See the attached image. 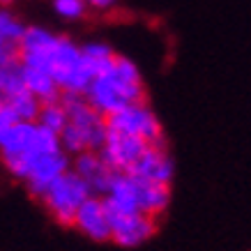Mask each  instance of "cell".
<instances>
[{
  "mask_svg": "<svg viewBox=\"0 0 251 251\" xmlns=\"http://www.w3.org/2000/svg\"><path fill=\"white\" fill-rule=\"evenodd\" d=\"M85 101L104 118L129 104L145 101V85L141 72L129 58L115 55L113 65L90 81L83 92Z\"/></svg>",
  "mask_w": 251,
  "mask_h": 251,
  "instance_id": "cell-1",
  "label": "cell"
},
{
  "mask_svg": "<svg viewBox=\"0 0 251 251\" xmlns=\"http://www.w3.org/2000/svg\"><path fill=\"white\" fill-rule=\"evenodd\" d=\"M90 196H92V191H90V187H88V182L69 168L60 180H55V182L46 189V194L39 198V201L44 203L49 214H51L58 224H62V226H74V214H76L78 205Z\"/></svg>",
  "mask_w": 251,
  "mask_h": 251,
  "instance_id": "cell-2",
  "label": "cell"
},
{
  "mask_svg": "<svg viewBox=\"0 0 251 251\" xmlns=\"http://www.w3.org/2000/svg\"><path fill=\"white\" fill-rule=\"evenodd\" d=\"M106 127L113 131H120V134L143 138V141H148V145H154V148H166V136H164L159 118L152 113V108L145 101L129 104V106L106 115Z\"/></svg>",
  "mask_w": 251,
  "mask_h": 251,
  "instance_id": "cell-3",
  "label": "cell"
},
{
  "mask_svg": "<svg viewBox=\"0 0 251 251\" xmlns=\"http://www.w3.org/2000/svg\"><path fill=\"white\" fill-rule=\"evenodd\" d=\"M148 150V141L138 136H129V134H120V131L108 129L106 141L99 150V157L104 159L108 168H113L118 173H127L131 164Z\"/></svg>",
  "mask_w": 251,
  "mask_h": 251,
  "instance_id": "cell-4",
  "label": "cell"
},
{
  "mask_svg": "<svg viewBox=\"0 0 251 251\" xmlns=\"http://www.w3.org/2000/svg\"><path fill=\"white\" fill-rule=\"evenodd\" d=\"M111 224V240L120 247H138L150 240L157 230V219L143 212L136 214H108Z\"/></svg>",
  "mask_w": 251,
  "mask_h": 251,
  "instance_id": "cell-5",
  "label": "cell"
},
{
  "mask_svg": "<svg viewBox=\"0 0 251 251\" xmlns=\"http://www.w3.org/2000/svg\"><path fill=\"white\" fill-rule=\"evenodd\" d=\"M74 228L81 230L85 237H90L95 242L111 240V224H108V214L101 196L85 198L78 205L76 214H74Z\"/></svg>",
  "mask_w": 251,
  "mask_h": 251,
  "instance_id": "cell-6",
  "label": "cell"
},
{
  "mask_svg": "<svg viewBox=\"0 0 251 251\" xmlns=\"http://www.w3.org/2000/svg\"><path fill=\"white\" fill-rule=\"evenodd\" d=\"M69 168H72V157L65 154L62 150L53 154H44V157H39L37 164L32 166L30 175L25 177V187L35 198H42L46 194V189L55 180H60Z\"/></svg>",
  "mask_w": 251,
  "mask_h": 251,
  "instance_id": "cell-7",
  "label": "cell"
},
{
  "mask_svg": "<svg viewBox=\"0 0 251 251\" xmlns=\"http://www.w3.org/2000/svg\"><path fill=\"white\" fill-rule=\"evenodd\" d=\"M129 175L138 177V180H145V182H157V184H171L175 173L173 159L168 157L166 148H154V145H148L141 157H138L131 168L127 171Z\"/></svg>",
  "mask_w": 251,
  "mask_h": 251,
  "instance_id": "cell-8",
  "label": "cell"
},
{
  "mask_svg": "<svg viewBox=\"0 0 251 251\" xmlns=\"http://www.w3.org/2000/svg\"><path fill=\"white\" fill-rule=\"evenodd\" d=\"M72 171L76 175H81L85 182H88L92 196H104L108 191V187L113 184L115 175H118V171H113V168H108L104 164L99 152H90V150H85V152L74 157Z\"/></svg>",
  "mask_w": 251,
  "mask_h": 251,
  "instance_id": "cell-9",
  "label": "cell"
},
{
  "mask_svg": "<svg viewBox=\"0 0 251 251\" xmlns=\"http://www.w3.org/2000/svg\"><path fill=\"white\" fill-rule=\"evenodd\" d=\"M106 214H136L138 201H136V182L129 173H118L113 184L108 187V191L101 196Z\"/></svg>",
  "mask_w": 251,
  "mask_h": 251,
  "instance_id": "cell-10",
  "label": "cell"
},
{
  "mask_svg": "<svg viewBox=\"0 0 251 251\" xmlns=\"http://www.w3.org/2000/svg\"><path fill=\"white\" fill-rule=\"evenodd\" d=\"M134 177V175H131ZM136 182V201H138V210L148 217H159L164 210L168 207V198H171V191H168V184H157V182H145V180H138Z\"/></svg>",
  "mask_w": 251,
  "mask_h": 251,
  "instance_id": "cell-11",
  "label": "cell"
},
{
  "mask_svg": "<svg viewBox=\"0 0 251 251\" xmlns=\"http://www.w3.org/2000/svg\"><path fill=\"white\" fill-rule=\"evenodd\" d=\"M21 78H23L25 90L32 92L42 104H53V101H60V92L62 90L55 85V81H53L51 74L39 72V69H32V67H23L21 65Z\"/></svg>",
  "mask_w": 251,
  "mask_h": 251,
  "instance_id": "cell-12",
  "label": "cell"
},
{
  "mask_svg": "<svg viewBox=\"0 0 251 251\" xmlns=\"http://www.w3.org/2000/svg\"><path fill=\"white\" fill-rule=\"evenodd\" d=\"M5 104L12 108V113L19 122H35L39 115V108H42V101H39L32 92L21 90L12 95V97H2Z\"/></svg>",
  "mask_w": 251,
  "mask_h": 251,
  "instance_id": "cell-13",
  "label": "cell"
},
{
  "mask_svg": "<svg viewBox=\"0 0 251 251\" xmlns=\"http://www.w3.org/2000/svg\"><path fill=\"white\" fill-rule=\"evenodd\" d=\"M35 122H37L39 127L53 131V134H60L69 120H67V111H65V106H62L60 101H53V104H42L39 115H37V120Z\"/></svg>",
  "mask_w": 251,
  "mask_h": 251,
  "instance_id": "cell-14",
  "label": "cell"
},
{
  "mask_svg": "<svg viewBox=\"0 0 251 251\" xmlns=\"http://www.w3.org/2000/svg\"><path fill=\"white\" fill-rule=\"evenodd\" d=\"M58 35H53L46 28H39V25H30L25 28L21 42H19V51H46L51 49Z\"/></svg>",
  "mask_w": 251,
  "mask_h": 251,
  "instance_id": "cell-15",
  "label": "cell"
},
{
  "mask_svg": "<svg viewBox=\"0 0 251 251\" xmlns=\"http://www.w3.org/2000/svg\"><path fill=\"white\" fill-rule=\"evenodd\" d=\"M23 32H25V25L21 23V19L12 14L7 7H0V37L5 39L7 44L19 46Z\"/></svg>",
  "mask_w": 251,
  "mask_h": 251,
  "instance_id": "cell-16",
  "label": "cell"
},
{
  "mask_svg": "<svg viewBox=\"0 0 251 251\" xmlns=\"http://www.w3.org/2000/svg\"><path fill=\"white\" fill-rule=\"evenodd\" d=\"M53 9H55V14L62 16V19L76 21V19H83L85 16L88 5H85V0H53Z\"/></svg>",
  "mask_w": 251,
  "mask_h": 251,
  "instance_id": "cell-17",
  "label": "cell"
},
{
  "mask_svg": "<svg viewBox=\"0 0 251 251\" xmlns=\"http://www.w3.org/2000/svg\"><path fill=\"white\" fill-rule=\"evenodd\" d=\"M19 58V46L16 44H7L5 39L0 37V62H7Z\"/></svg>",
  "mask_w": 251,
  "mask_h": 251,
  "instance_id": "cell-18",
  "label": "cell"
},
{
  "mask_svg": "<svg viewBox=\"0 0 251 251\" xmlns=\"http://www.w3.org/2000/svg\"><path fill=\"white\" fill-rule=\"evenodd\" d=\"M118 0H85L88 9H99V12H106V9H113Z\"/></svg>",
  "mask_w": 251,
  "mask_h": 251,
  "instance_id": "cell-19",
  "label": "cell"
},
{
  "mask_svg": "<svg viewBox=\"0 0 251 251\" xmlns=\"http://www.w3.org/2000/svg\"><path fill=\"white\" fill-rule=\"evenodd\" d=\"M12 5H14V0H0V7H12Z\"/></svg>",
  "mask_w": 251,
  "mask_h": 251,
  "instance_id": "cell-20",
  "label": "cell"
},
{
  "mask_svg": "<svg viewBox=\"0 0 251 251\" xmlns=\"http://www.w3.org/2000/svg\"><path fill=\"white\" fill-rule=\"evenodd\" d=\"M0 99H2V95H0Z\"/></svg>",
  "mask_w": 251,
  "mask_h": 251,
  "instance_id": "cell-21",
  "label": "cell"
}]
</instances>
